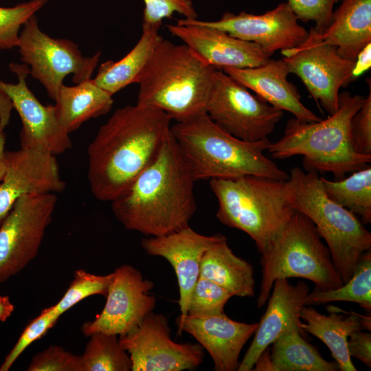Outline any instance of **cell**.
<instances>
[{
    "mask_svg": "<svg viewBox=\"0 0 371 371\" xmlns=\"http://www.w3.org/2000/svg\"><path fill=\"white\" fill-rule=\"evenodd\" d=\"M113 273L100 276L88 273L82 269L74 272V280L63 297L53 305L60 317L82 300L93 295L106 296Z\"/></svg>",
    "mask_w": 371,
    "mask_h": 371,
    "instance_id": "1f68e13d",
    "label": "cell"
},
{
    "mask_svg": "<svg viewBox=\"0 0 371 371\" xmlns=\"http://www.w3.org/2000/svg\"><path fill=\"white\" fill-rule=\"evenodd\" d=\"M205 113L221 128L246 142L268 138L283 115L282 110L217 69Z\"/></svg>",
    "mask_w": 371,
    "mask_h": 371,
    "instance_id": "30bf717a",
    "label": "cell"
},
{
    "mask_svg": "<svg viewBox=\"0 0 371 371\" xmlns=\"http://www.w3.org/2000/svg\"><path fill=\"white\" fill-rule=\"evenodd\" d=\"M192 175L170 130L155 160L111 202L128 230L160 236L189 226L196 210Z\"/></svg>",
    "mask_w": 371,
    "mask_h": 371,
    "instance_id": "7a4b0ae2",
    "label": "cell"
},
{
    "mask_svg": "<svg viewBox=\"0 0 371 371\" xmlns=\"http://www.w3.org/2000/svg\"><path fill=\"white\" fill-rule=\"evenodd\" d=\"M365 98L343 91L339 93L337 111L326 119L313 122L290 119L282 137L271 143L267 150L278 159L302 155L306 171L331 172L337 179L367 166L371 156L355 152L350 132L351 119Z\"/></svg>",
    "mask_w": 371,
    "mask_h": 371,
    "instance_id": "5b68a950",
    "label": "cell"
},
{
    "mask_svg": "<svg viewBox=\"0 0 371 371\" xmlns=\"http://www.w3.org/2000/svg\"><path fill=\"white\" fill-rule=\"evenodd\" d=\"M2 221H3V220H1V219H0V225H1V222H2Z\"/></svg>",
    "mask_w": 371,
    "mask_h": 371,
    "instance_id": "bcb514c9",
    "label": "cell"
},
{
    "mask_svg": "<svg viewBox=\"0 0 371 371\" xmlns=\"http://www.w3.org/2000/svg\"><path fill=\"white\" fill-rule=\"evenodd\" d=\"M286 185L294 210L313 223L346 283L361 256L371 249V233L355 214L328 197L316 170L305 172L294 167L290 170Z\"/></svg>",
    "mask_w": 371,
    "mask_h": 371,
    "instance_id": "52a82bcc",
    "label": "cell"
},
{
    "mask_svg": "<svg viewBox=\"0 0 371 371\" xmlns=\"http://www.w3.org/2000/svg\"><path fill=\"white\" fill-rule=\"evenodd\" d=\"M10 69L18 81L12 84L0 80V90L9 98L21 120V147L41 148L55 155L69 150L72 146L69 134L58 124L53 105L42 104L27 85L29 67L12 63Z\"/></svg>",
    "mask_w": 371,
    "mask_h": 371,
    "instance_id": "9a60e30c",
    "label": "cell"
},
{
    "mask_svg": "<svg viewBox=\"0 0 371 371\" xmlns=\"http://www.w3.org/2000/svg\"><path fill=\"white\" fill-rule=\"evenodd\" d=\"M352 71V79L355 80L371 66V43L366 45L357 55Z\"/></svg>",
    "mask_w": 371,
    "mask_h": 371,
    "instance_id": "60d3db41",
    "label": "cell"
},
{
    "mask_svg": "<svg viewBox=\"0 0 371 371\" xmlns=\"http://www.w3.org/2000/svg\"><path fill=\"white\" fill-rule=\"evenodd\" d=\"M166 27L206 64L217 69L258 67L266 63L271 56L259 45L203 25L198 19H179Z\"/></svg>",
    "mask_w": 371,
    "mask_h": 371,
    "instance_id": "ac0fdd59",
    "label": "cell"
},
{
    "mask_svg": "<svg viewBox=\"0 0 371 371\" xmlns=\"http://www.w3.org/2000/svg\"><path fill=\"white\" fill-rule=\"evenodd\" d=\"M199 277L217 284L232 296L251 297L255 295L253 267L234 254L223 235L204 252Z\"/></svg>",
    "mask_w": 371,
    "mask_h": 371,
    "instance_id": "d4e9b609",
    "label": "cell"
},
{
    "mask_svg": "<svg viewBox=\"0 0 371 371\" xmlns=\"http://www.w3.org/2000/svg\"><path fill=\"white\" fill-rule=\"evenodd\" d=\"M319 36L344 58L355 60L371 43V0H341L329 26Z\"/></svg>",
    "mask_w": 371,
    "mask_h": 371,
    "instance_id": "cb8c5ba5",
    "label": "cell"
},
{
    "mask_svg": "<svg viewBox=\"0 0 371 371\" xmlns=\"http://www.w3.org/2000/svg\"><path fill=\"white\" fill-rule=\"evenodd\" d=\"M119 341L131 358L132 371L190 370L204 358L200 344L174 341L167 317L153 311Z\"/></svg>",
    "mask_w": 371,
    "mask_h": 371,
    "instance_id": "4fadbf2b",
    "label": "cell"
},
{
    "mask_svg": "<svg viewBox=\"0 0 371 371\" xmlns=\"http://www.w3.org/2000/svg\"><path fill=\"white\" fill-rule=\"evenodd\" d=\"M49 0H30L13 7L0 6V49L18 46L19 30Z\"/></svg>",
    "mask_w": 371,
    "mask_h": 371,
    "instance_id": "d6a6232c",
    "label": "cell"
},
{
    "mask_svg": "<svg viewBox=\"0 0 371 371\" xmlns=\"http://www.w3.org/2000/svg\"><path fill=\"white\" fill-rule=\"evenodd\" d=\"M4 129L0 128V182L3 177L5 170V135L3 131Z\"/></svg>",
    "mask_w": 371,
    "mask_h": 371,
    "instance_id": "ee69618b",
    "label": "cell"
},
{
    "mask_svg": "<svg viewBox=\"0 0 371 371\" xmlns=\"http://www.w3.org/2000/svg\"><path fill=\"white\" fill-rule=\"evenodd\" d=\"M54 102L56 120L69 134L90 119L108 113L114 102L113 95L92 79L74 86L63 85Z\"/></svg>",
    "mask_w": 371,
    "mask_h": 371,
    "instance_id": "484cf974",
    "label": "cell"
},
{
    "mask_svg": "<svg viewBox=\"0 0 371 371\" xmlns=\"http://www.w3.org/2000/svg\"><path fill=\"white\" fill-rule=\"evenodd\" d=\"M348 351L350 357L358 359L371 368V334L361 330L353 332L348 339Z\"/></svg>",
    "mask_w": 371,
    "mask_h": 371,
    "instance_id": "ab89813d",
    "label": "cell"
},
{
    "mask_svg": "<svg viewBox=\"0 0 371 371\" xmlns=\"http://www.w3.org/2000/svg\"><path fill=\"white\" fill-rule=\"evenodd\" d=\"M113 273L103 309L93 321L82 326L86 337L97 332L124 335L138 326L156 305L155 297L148 293L154 284L144 278L139 270L122 265Z\"/></svg>",
    "mask_w": 371,
    "mask_h": 371,
    "instance_id": "5bb4252c",
    "label": "cell"
},
{
    "mask_svg": "<svg viewBox=\"0 0 371 371\" xmlns=\"http://www.w3.org/2000/svg\"><path fill=\"white\" fill-rule=\"evenodd\" d=\"M194 181L255 175L287 181L289 175L264 153L271 142L240 139L218 126L206 114L170 126Z\"/></svg>",
    "mask_w": 371,
    "mask_h": 371,
    "instance_id": "3957f363",
    "label": "cell"
},
{
    "mask_svg": "<svg viewBox=\"0 0 371 371\" xmlns=\"http://www.w3.org/2000/svg\"><path fill=\"white\" fill-rule=\"evenodd\" d=\"M57 201L54 193L29 194L16 200L0 225V282L36 258Z\"/></svg>",
    "mask_w": 371,
    "mask_h": 371,
    "instance_id": "8fae6325",
    "label": "cell"
},
{
    "mask_svg": "<svg viewBox=\"0 0 371 371\" xmlns=\"http://www.w3.org/2000/svg\"><path fill=\"white\" fill-rule=\"evenodd\" d=\"M233 297L217 284L199 277L190 295L187 315H208L221 314L227 301Z\"/></svg>",
    "mask_w": 371,
    "mask_h": 371,
    "instance_id": "836d02e7",
    "label": "cell"
},
{
    "mask_svg": "<svg viewBox=\"0 0 371 371\" xmlns=\"http://www.w3.org/2000/svg\"><path fill=\"white\" fill-rule=\"evenodd\" d=\"M171 120L161 111L137 104L115 111L87 149L88 181L98 200L120 196L155 160Z\"/></svg>",
    "mask_w": 371,
    "mask_h": 371,
    "instance_id": "6da1fadb",
    "label": "cell"
},
{
    "mask_svg": "<svg viewBox=\"0 0 371 371\" xmlns=\"http://www.w3.org/2000/svg\"><path fill=\"white\" fill-rule=\"evenodd\" d=\"M289 74L297 76L317 104L332 115L338 107L341 87L352 81L355 60L342 58L337 48L324 42L313 27L294 47L281 50Z\"/></svg>",
    "mask_w": 371,
    "mask_h": 371,
    "instance_id": "7c38bea8",
    "label": "cell"
},
{
    "mask_svg": "<svg viewBox=\"0 0 371 371\" xmlns=\"http://www.w3.org/2000/svg\"><path fill=\"white\" fill-rule=\"evenodd\" d=\"M221 236V234H201L188 226L166 235L148 236L142 240V247L146 254L165 258L175 271L179 289L180 315L177 326L187 315L190 295L199 277L201 258Z\"/></svg>",
    "mask_w": 371,
    "mask_h": 371,
    "instance_id": "d6986e66",
    "label": "cell"
},
{
    "mask_svg": "<svg viewBox=\"0 0 371 371\" xmlns=\"http://www.w3.org/2000/svg\"><path fill=\"white\" fill-rule=\"evenodd\" d=\"M142 23L161 26L163 20L171 18L175 13L184 19H198L192 0H143Z\"/></svg>",
    "mask_w": 371,
    "mask_h": 371,
    "instance_id": "d590c367",
    "label": "cell"
},
{
    "mask_svg": "<svg viewBox=\"0 0 371 371\" xmlns=\"http://www.w3.org/2000/svg\"><path fill=\"white\" fill-rule=\"evenodd\" d=\"M3 100H4L3 95V93L0 91V108H1V106L3 105Z\"/></svg>",
    "mask_w": 371,
    "mask_h": 371,
    "instance_id": "f6af8a7d",
    "label": "cell"
},
{
    "mask_svg": "<svg viewBox=\"0 0 371 371\" xmlns=\"http://www.w3.org/2000/svg\"><path fill=\"white\" fill-rule=\"evenodd\" d=\"M328 315L319 313L313 307L304 306L300 312V328L320 339L330 350L341 371H357L348 351V339L355 331L370 330L371 317L355 312L348 316L330 311Z\"/></svg>",
    "mask_w": 371,
    "mask_h": 371,
    "instance_id": "603a6c76",
    "label": "cell"
},
{
    "mask_svg": "<svg viewBox=\"0 0 371 371\" xmlns=\"http://www.w3.org/2000/svg\"><path fill=\"white\" fill-rule=\"evenodd\" d=\"M266 349L256 361L253 370L255 371H273L270 353Z\"/></svg>",
    "mask_w": 371,
    "mask_h": 371,
    "instance_id": "b9f144b4",
    "label": "cell"
},
{
    "mask_svg": "<svg viewBox=\"0 0 371 371\" xmlns=\"http://www.w3.org/2000/svg\"><path fill=\"white\" fill-rule=\"evenodd\" d=\"M350 302L359 304L370 313L371 310V251L361 256L352 277L342 286L326 291L314 289L306 298V306L331 302Z\"/></svg>",
    "mask_w": 371,
    "mask_h": 371,
    "instance_id": "f546056e",
    "label": "cell"
},
{
    "mask_svg": "<svg viewBox=\"0 0 371 371\" xmlns=\"http://www.w3.org/2000/svg\"><path fill=\"white\" fill-rule=\"evenodd\" d=\"M199 21L239 39L256 43L271 55L277 50L297 46L308 34V31L298 23L287 2L261 14L224 12L217 21Z\"/></svg>",
    "mask_w": 371,
    "mask_h": 371,
    "instance_id": "e0dca14e",
    "label": "cell"
},
{
    "mask_svg": "<svg viewBox=\"0 0 371 371\" xmlns=\"http://www.w3.org/2000/svg\"><path fill=\"white\" fill-rule=\"evenodd\" d=\"M221 70L269 104L292 113L300 121L322 120L301 102L297 87L287 79L289 71L283 59L270 58L255 67H225Z\"/></svg>",
    "mask_w": 371,
    "mask_h": 371,
    "instance_id": "7402d4cb",
    "label": "cell"
},
{
    "mask_svg": "<svg viewBox=\"0 0 371 371\" xmlns=\"http://www.w3.org/2000/svg\"><path fill=\"white\" fill-rule=\"evenodd\" d=\"M262 281L257 299L260 308L268 300L274 282L301 278L314 282L315 289L326 291L344 284L330 251L313 223L295 211L269 251L262 256Z\"/></svg>",
    "mask_w": 371,
    "mask_h": 371,
    "instance_id": "ba28073f",
    "label": "cell"
},
{
    "mask_svg": "<svg viewBox=\"0 0 371 371\" xmlns=\"http://www.w3.org/2000/svg\"><path fill=\"white\" fill-rule=\"evenodd\" d=\"M5 170L0 182V219L3 220L20 196L29 194L62 192L61 178L55 155L36 147L5 151Z\"/></svg>",
    "mask_w": 371,
    "mask_h": 371,
    "instance_id": "2e32d148",
    "label": "cell"
},
{
    "mask_svg": "<svg viewBox=\"0 0 371 371\" xmlns=\"http://www.w3.org/2000/svg\"><path fill=\"white\" fill-rule=\"evenodd\" d=\"M322 188L329 199L359 216L363 225L371 222V166L352 172L349 177L328 180L320 177Z\"/></svg>",
    "mask_w": 371,
    "mask_h": 371,
    "instance_id": "f1b7e54d",
    "label": "cell"
},
{
    "mask_svg": "<svg viewBox=\"0 0 371 371\" xmlns=\"http://www.w3.org/2000/svg\"><path fill=\"white\" fill-rule=\"evenodd\" d=\"M210 186L218 201V221L248 234L261 256L269 251L295 211L286 181L247 175L212 179Z\"/></svg>",
    "mask_w": 371,
    "mask_h": 371,
    "instance_id": "8992f818",
    "label": "cell"
},
{
    "mask_svg": "<svg viewBox=\"0 0 371 371\" xmlns=\"http://www.w3.org/2000/svg\"><path fill=\"white\" fill-rule=\"evenodd\" d=\"M299 326H293L273 343L271 360L273 371H337L336 361H328L316 347L302 336Z\"/></svg>",
    "mask_w": 371,
    "mask_h": 371,
    "instance_id": "83f0119b",
    "label": "cell"
},
{
    "mask_svg": "<svg viewBox=\"0 0 371 371\" xmlns=\"http://www.w3.org/2000/svg\"><path fill=\"white\" fill-rule=\"evenodd\" d=\"M59 317L53 306L43 310L23 330L0 366V371H8L23 351L52 328Z\"/></svg>",
    "mask_w": 371,
    "mask_h": 371,
    "instance_id": "e575fe53",
    "label": "cell"
},
{
    "mask_svg": "<svg viewBox=\"0 0 371 371\" xmlns=\"http://www.w3.org/2000/svg\"><path fill=\"white\" fill-rule=\"evenodd\" d=\"M160 25L142 23L140 38L133 49L118 61L102 63L92 80L113 95L128 85L137 83L148 60L163 37Z\"/></svg>",
    "mask_w": 371,
    "mask_h": 371,
    "instance_id": "4316f807",
    "label": "cell"
},
{
    "mask_svg": "<svg viewBox=\"0 0 371 371\" xmlns=\"http://www.w3.org/2000/svg\"><path fill=\"white\" fill-rule=\"evenodd\" d=\"M81 355L82 371H130L132 362L117 335L91 334Z\"/></svg>",
    "mask_w": 371,
    "mask_h": 371,
    "instance_id": "4dcf8cb0",
    "label": "cell"
},
{
    "mask_svg": "<svg viewBox=\"0 0 371 371\" xmlns=\"http://www.w3.org/2000/svg\"><path fill=\"white\" fill-rule=\"evenodd\" d=\"M14 306L12 304L9 296L0 295V322H5L12 315Z\"/></svg>",
    "mask_w": 371,
    "mask_h": 371,
    "instance_id": "7bdbcfd3",
    "label": "cell"
},
{
    "mask_svg": "<svg viewBox=\"0 0 371 371\" xmlns=\"http://www.w3.org/2000/svg\"><path fill=\"white\" fill-rule=\"evenodd\" d=\"M258 323L238 322L225 313L208 315H187L178 325V335L186 332L205 349L214 361L215 371H234L240 353L254 334Z\"/></svg>",
    "mask_w": 371,
    "mask_h": 371,
    "instance_id": "ffe728a7",
    "label": "cell"
},
{
    "mask_svg": "<svg viewBox=\"0 0 371 371\" xmlns=\"http://www.w3.org/2000/svg\"><path fill=\"white\" fill-rule=\"evenodd\" d=\"M17 47L21 61L29 67L30 74L44 87L53 100L67 75L72 74L75 84L91 79L101 55L98 52L91 56H84L74 41L49 36L40 29L36 15L23 25Z\"/></svg>",
    "mask_w": 371,
    "mask_h": 371,
    "instance_id": "9c48e42d",
    "label": "cell"
},
{
    "mask_svg": "<svg viewBox=\"0 0 371 371\" xmlns=\"http://www.w3.org/2000/svg\"><path fill=\"white\" fill-rule=\"evenodd\" d=\"M214 70L186 44L162 38L137 80L136 104L177 122L205 113Z\"/></svg>",
    "mask_w": 371,
    "mask_h": 371,
    "instance_id": "277c9868",
    "label": "cell"
},
{
    "mask_svg": "<svg viewBox=\"0 0 371 371\" xmlns=\"http://www.w3.org/2000/svg\"><path fill=\"white\" fill-rule=\"evenodd\" d=\"M340 0H287L298 20L314 21L315 29L322 34L329 26L335 3Z\"/></svg>",
    "mask_w": 371,
    "mask_h": 371,
    "instance_id": "74e56055",
    "label": "cell"
},
{
    "mask_svg": "<svg viewBox=\"0 0 371 371\" xmlns=\"http://www.w3.org/2000/svg\"><path fill=\"white\" fill-rule=\"evenodd\" d=\"M27 371H82L81 356L59 346H50L31 360Z\"/></svg>",
    "mask_w": 371,
    "mask_h": 371,
    "instance_id": "8d00e7d4",
    "label": "cell"
},
{
    "mask_svg": "<svg viewBox=\"0 0 371 371\" xmlns=\"http://www.w3.org/2000/svg\"><path fill=\"white\" fill-rule=\"evenodd\" d=\"M370 80H369L370 82ZM361 108L350 121L351 143L355 153L371 156V87Z\"/></svg>",
    "mask_w": 371,
    "mask_h": 371,
    "instance_id": "f35d334b",
    "label": "cell"
},
{
    "mask_svg": "<svg viewBox=\"0 0 371 371\" xmlns=\"http://www.w3.org/2000/svg\"><path fill=\"white\" fill-rule=\"evenodd\" d=\"M268 298L267 310L258 323L254 339L237 370L250 371L260 356L283 333L302 322L300 312L305 306L309 287L299 281L291 284L287 278L277 279Z\"/></svg>",
    "mask_w": 371,
    "mask_h": 371,
    "instance_id": "44dd1931",
    "label": "cell"
}]
</instances>
